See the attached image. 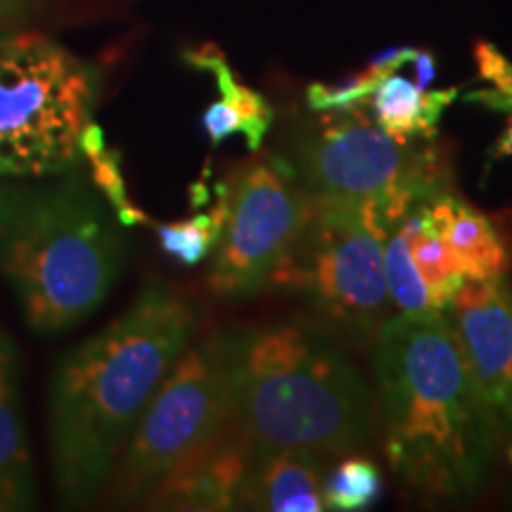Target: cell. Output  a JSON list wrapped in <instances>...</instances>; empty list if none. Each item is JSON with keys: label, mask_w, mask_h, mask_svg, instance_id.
Masks as SVG:
<instances>
[{"label": "cell", "mask_w": 512, "mask_h": 512, "mask_svg": "<svg viewBox=\"0 0 512 512\" xmlns=\"http://www.w3.org/2000/svg\"><path fill=\"white\" fill-rule=\"evenodd\" d=\"M373 370L394 475L432 498L477 494L501 441L448 313L384 320Z\"/></svg>", "instance_id": "obj_2"}, {"label": "cell", "mask_w": 512, "mask_h": 512, "mask_svg": "<svg viewBox=\"0 0 512 512\" xmlns=\"http://www.w3.org/2000/svg\"><path fill=\"white\" fill-rule=\"evenodd\" d=\"M503 157H512V119L508 121V126H505L501 138L496 140L494 150H491V159H503Z\"/></svg>", "instance_id": "obj_27"}, {"label": "cell", "mask_w": 512, "mask_h": 512, "mask_svg": "<svg viewBox=\"0 0 512 512\" xmlns=\"http://www.w3.org/2000/svg\"><path fill=\"white\" fill-rule=\"evenodd\" d=\"M195 313L164 283H147L98 335L57 361L48 392V441L64 508L100 503L128 434L176 358Z\"/></svg>", "instance_id": "obj_1"}, {"label": "cell", "mask_w": 512, "mask_h": 512, "mask_svg": "<svg viewBox=\"0 0 512 512\" xmlns=\"http://www.w3.org/2000/svg\"><path fill=\"white\" fill-rule=\"evenodd\" d=\"M392 228L377 204L311 195L299 238L271 290L299 294L339 332L370 342L392 302L384 275V245Z\"/></svg>", "instance_id": "obj_7"}, {"label": "cell", "mask_w": 512, "mask_h": 512, "mask_svg": "<svg viewBox=\"0 0 512 512\" xmlns=\"http://www.w3.org/2000/svg\"><path fill=\"white\" fill-rule=\"evenodd\" d=\"M228 219V183L216 185V204L209 211L190 216V219L159 223L157 240L169 259L183 266H195L214 252L219 245Z\"/></svg>", "instance_id": "obj_18"}, {"label": "cell", "mask_w": 512, "mask_h": 512, "mask_svg": "<svg viewBox=\"0 0 512 512\" xmlns=\"http://www.w3.org/2000/svg\"><path fill=\"white\" fill-rule=\"evenodd\" d=\"M413 64H415V72H418V86H422V88L430 86V81L434 79L432 55L425 53V50H418L413 57Z\"/></svg>", "instance_id": "obj_26"}, {"label": "cell", "mask_w": 512, "mask_h": 512, "mask_svg": "<svg viewBox=\"0 0 512 512\" xmlns=\"http://www.w3.org/2000/svg\"><path fill=\"white\" fill-rule=\"evenodd\" d=\"M105 150V133H102V128L98 124H88L83 128L81 133V152H83V159H93L95 155H100V152Z\"/></svg>", "instance_id": "obj_25"}, {"label": "cell", "mask_w": 512, "mask_h": 512, "mask_svg": "<svg viewBox=\"0 0 512 512\" xmlns=\"http://www.w3.org/2000/svg\"><path fill=\"white\" fill-rule=\"evenodd\" d=\"M41 3L43 0H0V34L17 31L19 24L29 22Z\"/></svg>", "instance_id": "obj_24"}, {"label": "cell", "mask_w": 512, "mask_h": 512, "mask_svg": "<svg viewBox=\"0 0 512 512\" xmlns=\"http://www.w3.org/2000/svg\"><path fill=\"white\" fill-rule=\"evenodd\" d=\"M475 53L479 74L491 86L484 88V91L470 93L467 100L479 102V105L491 107V110L498 112H512V64L489 43H479Z\"/></svg>", "instance_id": "obj_23"}, {"label": "cell", "mask_w": 512, "mask_h": 512, "mask_svg": "<svg viewBox=\"0 0 512 512\" xmlns=\"http://www.w3.org/2000/svg\"><path fill=\"white\" fill-rule=\"evenodd\" d=\"M252 446L230 422L219 439L185 460L140 501V510H238Z\"/></svg>", "instance_id": "obj_11"}, {"label": "cell", "mask_w": 512, "mask_h": 512, "mask_svg": "<svg viewBox=\"0 0 512 512\" xmlns=\"http://www.w3.org/2000/svg\"><path fill=\"white\" fill-rule=\"evenodd\" d=\"M384 275H387L389 299H392L396 309H401V313L437 311L425 280H422V275L413 264L406 235H403L399 223L389 230L387 245H384Z\"/></svg>", "instance_id": "obj_19"}, {"label": "cell", "mask_w": 512, "mask_h": 512, "mask_svg": "<svg viewBox=\"0 0 512 512\" xmlns=\"http://www.w3.org/2000/svg\"><path fill=\"white\" fill-rule=\"evenodd\" d=\"M228 183V219L207 285L216 297L242 299L271 290L299 238L311 195L285 159H256Z\"/></svg>", "instance_id": "obj_9"}, {"label": "cell", "mask_w": 512, "mask_h": 512, "mask_svg": "<svg viewBox=\"0 0 512 512\" xmlns=\"http://www.w3.org/2000/svg\"><path fill=\"white\" fill-rule=\"evenodd\" d=\"M328 456L297 448H252L238 510L323 512Z\"/></svg>", "instance_id": "obj_13"}, {"label": "cell", "mask_w": 512, "mask_h": 512, "mask_svg": "<svg viewBox=\"0 0 512 512\" xmlns=\"http://www.w3.org/2000/svg\"><path fill=\"white\" fill-rule=\"evenodd\" d=\"M498 441L512 456V283L505 278L465 280L448 304Z\"/></svg>", "instance_id": "obj_10"}, {"label": "cell", "mask_w": 512, "mask_h": 512, "mask_svg": "<svg viewBox=\"0 0 512 512\" xmlns=\"http://www.w3.org/2000/svg\"><path fill=\"white\" fill-rule=\"evenodd\" d=\"M458 98V88L427 91L403 76L387 74L370 95V112L384 131L399 140H434L441 114Z\"/></svg>", "instance_id": "obj_16"}, {"label": "cell", "mask_w": 512, "mask_h": 512, "mask_svg": "<svg viewBox=\"0 0 512 512\" xmlns=\"http://www.w3.org/2000/svg\"><path fill=\"white\" fill-rule=\"evenodd\" d=\"M100 76L34 31L0 34V178L67 174L83 164Z\"/></svg>", "instance_id": "obj_5"}, {"label": "cell", "mask_w": 512, "mask_h": 512, "mask_svg": "<svg viewBox=\"0 0 512 512\" xmlns=\"http://www.w3.org/2000/svg\"><path fill=\"white\" fill-rule=\"evenodd\" d=\"M399 140L358 110L323 112L294 140L292 169L306 192L370 202L396 226L415 202L453 190V157L434 140Z\"/></svg>", "instance_id": "obj_6"}, {"label": "cell", "mask_w": 512, "mask_h": 512, "mask_svg": "<svg viewBox=\"0 0 512 512\" xmlns=\"http://www.w3.org/2000/svg\"><path fill=\"white\" fill-rule=\"evenodd\" d=\"M382 494V475L373 460L344 458L325 475L323 498L328 510H366Z\"/></svg>", "instance_id": "obj_20"}, {"label": "cell", "mask_w": 512, "mask_h": 512, "mask_svg": "<svg viewBox=\"0 0 512 512\" xmlns=\"http://www.w3.org/2000/svg\"><path fill=\"white\" fill-rule=\"evenodd\" d=\"M230 425V399L216 335L185 347L140 413L100 503L138 508L166 475L204 451Z\"/></svg>", "instance_id": "obj_8"}, {"label": "cell", "mask_w": 512, "mask_h": 512, "mask_svg": "<svg viewBox=\"0 0 512 512\" xmlns=\"http://www.w3.org/2000/svg\"><path fill=\"white\" fill-rule=\"evenodd\" d=\"M121 228L81 166L0 178V278L31 330L60 335L107 302L126 259Z\"/></svg>", "instance_id": "obj_3"}, {"label": "cell", "mask_w": 512, "mask_h": 512, "mask_svg": "<svg viewBox=\"0 0 512 512\" xmlns=\"http://www.w3.org/2000/svg\"><path fill=\"white\" fill-rule=\"evenodd\" d=\"M36 482L19 389V349L0 328V512L34 510Z\"/></svg>", "instance_id": "obj_14"}, {"label": "cell", "mask_w": 512, "mask_h": 512, "mask_svg": "<svg viewBox=\"0 0 512 512\" xmlns=\"http://www.w3.org/2000/svg\"><path fill=\"white\" fill-rule=\"evenodd\" d=\"M422 226L444 240L465 280L505 278L512 271V214H484L451 192L420 200Z\"/></svg>", "instance_id": "obj_12"}, {"label": "cell", "mask_w": 512, "mask_h": 512, "mask_svg": "<svg viewBox=\"0 0 512 512\" xmlns=\"http://www.w3.org/2000/svg\"><path fill=\"white\" fill-rule=\"evenodd\" d=\"M399 226L403 235H406V245L408 252H411L413 264L432 294L434 309L446 311L453 294L465 283V278L456 268V261H453L451 252L446 249L444 240L422 226L420 202L413 204L411 211L399 221Z\"/></svg>", "instance_id": "obj_17"}, {"label": "cell", "mask_w": 512, "mask_h": 512, "mask_svg": "<svg viewBox=\"0 0 512 512\" xmlns=\"http://www.w3.org/2000/svg\"><path fill=\"white\" fill-rule=\"evenodd\" d=\"M384 76H387V72H382L375 64H368L366 72L349 76L344 81L311 83L309 91H306V102L316 112L358 110L361 105H366Z\"/></svg>", "instance_id": "obj_21"}, {"label": "cell", "mask_w": 512, "mask_h": 512, "mask_svg": "<svg viewBox=\"0 0 512 512\" xmlns=\"http://www.w3.org/2000/svg\"><path fill=\"white\" fill-rule=\"evenodd\" d=\"M230 422L252 448H297L337 458L370 434V396L328 337L294 323L216 332Z\"/></svg>", "instance_id": "obj_4"}, {"label": "cell", "mask_w": 512, "mask_h": 512, "mask_svg": "<svg viewBox=\"0 0 512 512\" xmlns=\"http://www.w3.org/2000/svg\"><path fill=\"white\" fill-rule=\"evenodd\" d=\"M91 162V178L95 188L102 192L107 202L112 204V209L117 211V219L121 226H147L150 216L145 211H140L136 204L128 200L126 181L121 174V155L117 150H102L100 155H95Z\"/></svg>", "instance_id": "obj_22"}, {"label": "cell", "mask_w": 512, "mask_h": 512, "mask_svg": "<svg viewBox=\"0 0 512 512\" xmlns=\"http://www.w3.org/2000/svg\"><path fill=\"white\" fill-rule=\"evenodd\" d=\"M183 60L192 69L214 74L219 86V100L202 117L211 145H221L226 138L240 133L245 136L249 150H259L273 124V107L264 95L245 86L230 69L226 55L211 43L185 50Z\"/></svg>", "instance_id": "obj_15"}]
</instances>
